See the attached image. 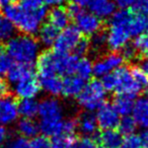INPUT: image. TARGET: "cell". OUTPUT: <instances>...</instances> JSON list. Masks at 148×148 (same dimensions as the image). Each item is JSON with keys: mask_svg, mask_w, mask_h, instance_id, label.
Masks as SVG:
<instances>
[{"mask_svg": "<svg viewBox=\"0 0 148 148\" xmlns=\"http://www.w3.org/2000/svg\"><path fill=\"white\" fill-rule=\"evenodd\" d=\"M49 23L56 27L57 29H63L69 25L70 17L68 15L66 8L61 6H55L48 13Z\"/></svg>", "mask_w": 148, "mask_h": 148, "instance_id": "44dd1931", "label": "cell"}, {"mask_svg": "<svg viewBox=\"0 0 148 148\" xmlns=\"http://www.w3.org/2000/svg\"><path fill=\"white\" fill-rule=\"evenodd\" d=\"M1 11L2 14L12 23L14 27L29 36L38 33L42 21L47 16V8L44 5L35 10H27L21 5L13 3L5 6Z\"/></svg>", "mask_w": 148, "mask_h": 148, "instance_id": "6da1fadb", "label": "cell"}, {"mask_svg": "<svg viewBox=\"0 0 148 148\" xmlns=\"http://www.w3.org/2000/svg\"><path fill=\"white\" fill-rule=\"evenodd\" d=\"M117 128H119V132L122 135L129 136L134 134L136 128H137V124H136L135 120L133 119V117L123 116V118L120 119Z\"/></svg>", "mask_w": 148, "mask_h": 148, "instance_id": "d6a6232c", "label": "cell"}, {"mask_svg": "<svg viewBox=\"0 0 148 148\" xmlns=\"http://www.w3.org/2000/svg\"><path fill=\"white\" fill-rule=\"evenodd\" d=\"M124 62L125 61L123 57L116 52L101 56V58L97 59L95 64H92V75L97 77H103L106 74L123 66Z\"/></svg>", "mask_w": 148, "mask_h": 148, "instance_id": "8992f818", "label": "cell"}, {"mask_svg": "<svg viewBox=\"0 0 148 148\" xmlns=\"http://www.w3.org/2000/svg\"><path fill=\"white\" fill-rule=\"evenodd\" d=\"M95 142L101 143L108 148H119L123 141V135L119 131L113 130H103L101 133H95L91 136Z\"/></svg>", "mask_w": 148, "mask_h": 148, "instance_id": "9a60e30c", "label": "cell"}, {"mask_svg": "<svg viewBox=\"0 0 148 148\" xmlns=\"http://www.w3.org/2000/svg\"><path fill=\"white\" fill-rule=\"evenodd\" d=\"M12 64V59L9 57L6 52L3 53L2 55H0V75H6Z\"/></svg>", "mask_w": 148, "mask_h": 148, "instance_id": "7bdbcfd3", "label": "cell"}, {"mask_svg": "<svg viewBox=\"0 0 148 148\" xmlns=\"http://www.w3.org/2000/svg\"><path fill=\"white\" fill-rule=\"evenodd\" d=\"M79 57L69 54H59L58 56V70L57 74L63 76H70L75 73Z\"/></svg>", "mask_w": 148, "mask_h": 148, "instance_id": "d6986e66", "label": "cell"}, {"mask_svg": "<svg viewBox=\"0 0 148 148\" xmlns=\"http://www.w3.org/2000/svg\"><path fill=\"white\" fill-rule=\"evenodd\" d=\"M88 7L90 12L99 18L111 17L116 10V4L114 0H90Z\"/></svg>", "mask_w": 148, "mask_h": 148, "instance_id": "5bb4252c", "label": "cell"}, {"mask_svg": "<svg viewBox=\"0 0 148 148\" xmlns=\"http://www.w3.org/2000/svg\"><path fill=\"white\" fill-rule=\"evenodd\" d=\"M39 103L34 99H21L17 103L18 115L27 119H34L38 115Z\"/></svg>", "mask_w": 148, "mask_h": 148, "instance_id": "484cf974", "label": "cell"}, {"mask_svg": "<svg viewBox=\"0 0 148 148\" xmlns=\"http://www.w3.org/2000/svg\"><path fill=\"white\" fill-rule=\"evenodd\" d=\"M119 148H141V142H140L139 136L134 135V134L126 136V138L123 139Z\"/></svg>", "mask_w": 148, "mask_h": 148, "instance_id": "60d3db41", "label": "cell"}, {"mask_svg": "<svg viewBox=\"0 0 148 148\" xmlns=\"http://www.w3.org/2000/svg\"><path fill=\"white\" fill-rule=\"evenodd\" d=\"M15 1H17V0H0V10L4 8L5 6H7V5L15 3Z\"/></svg>", "mask_w": 148, "mask_h": 148, "instance_id": "11a10c76", "label": "cell"}, {"mask_svg": "<svg viewBox=\"0 0 148 148\" xmlns=\"http://www.w3.org/2000/svg\"><path fill=\"white\" fill-rule=\"evenodd\" d=\"M75 73L83 80H88L92 75V63L87 58H79Z\"/></svg>", "mask_w": 148, "mask_h": 148, "instance_id": "f546056e", "label": "cell"}, {"mask_svg": "<svg viewBox=\"0 0 148 148\" xmlns=\"http://www.w3.org/2000/svg\"><path fill=\"white\" fill-rule=\"evenodd\" d=\"M34 74H35V72L33 69V65L13 63L10 69L6 73V76L11 83H17L18 81L23 80L29 76H32Z\"/></svg>", "mask_w": 148, "mask_h": 148, "instance_id": "ffe728a7", "label": "cell"}, {"mask_svg": "<svg viewBox=\"0 0 148 148\" xmlns=\"http://www.w3.org/2000/svg\"><path fill=\"white\" fill-rule=\"evenodd\" d=\"M43 0H21V6L27 10H35L43 6Z\"/></svg>", "mask_w": 148, "mask_h": 148, "instance_id": "f6af8a7d", "label": "cell"}, {"mask_svg": "<svg viewBox=\"0 0 148 148\" xmlns=\"http://www.w3.org/2000/svg\"><path fill=\"white\" fill-rule=\"evenodd\" d=\"M84 80L80 77L66 76L62 80V95L66 97H76L84 87Z\"/></svg>", "mask_w": 148, "mask_h": 148, "instance_id": "ac0fdd59", "label": "cell"}, {"mask_svg": "<svg viewBox=\"0 0 148 148\" xmlns=\"http://www.w3.org/2000/svg\"><path fill=\"white\" fill-rule=\"evenodd\" d=\"M130 71L133 78L135 79V81L142 87L143 89H145V87L148 85V78L145 75L142 69L138 66H131L130 67Z\"/></svg>", "mask_w": 148, "mask_h": 148, "instance_id": "d590c367", "label": "cell"}, {"mask_svg": "<svg viewBox=\"0 0 148 148\" xmlns=\"http://www.w3.org/2000/svg\"><path fill=\"white\" fill-rule=\"evenodd\" d=\"M74 21L76 23V27L80 31V33L85 34L86 36H92L93 34L103 29V23L99 17L91 12L84 11L83 9L74 18Z\"/></svg>", "mask_w": 148, "mask_h": 148, "instance_id": "ba28073f", "label": "cell"}, {"mask_svg": "<svg viewBox=\"0 0 148 148\" xmlns=\"http://www.w3.org/2000/svg\"><path fill=\"white\" fill-rule=\"evenodd\" d=\"M139 139L141 142V146H143L144 148H148V128H145V130L140 133Z\"/></svg>", "mask_w": 148, "mask_h": 148, "instance_id": "681fc988", "label": "cell"}, {"mask_svg": "<svg viewBox=\"0 0 148 148\" xmlns=\"http://www.w3.org/2000/svg\"><path fill=\"white\" fill-rule=\"evenodd\" d=\"M99 148H108V147H105V146H101V147H99Z\"/></svg>", "mask_w": 148, "mask_h": 148, "instance_id": "91938a15", "label": "cell"}, {"mask_svg": "<svg viewBox=\"0 0 148 148\" xmlns=\"http://www.w3.org/2000/svg\"><path fill=\"white\" fill-rule=\"evenodd\" d=\"M17 130L19 134L25 138H34L39 133V124H37L33 119L23 118L17 124Z\"/></svg>", "mask_w": 148, "mask_h": 148, "instance_id": "f1b7e54d", "label": "cell"}, {"mask_svg": "<svg viewBox=\"0 0 148 148\" xmlns=\"http://www.w3.org/2000/svg\"><path fill=\"white\" fill-rule=\"evenodd\" d=\"M29 147L31 148H52V142L47 136L44 135H37L32 138L29 142Z\"/></svg>", "mask_w": 148, "mask_h": 148, "instance_id": "74e56055", "label": "cell"}, {"mask_svg": "<svg viewBox=\"0 0 148 148\" xmlns=\"http://www.w3.org/2000/svg\"><path fill=\"white\" fill-rule=\"evenodd\" d=\"M74 148H97V142L93 140L92 137L84 136L75 140Z\"/></svg>", "mask_w": 148, "mask_h": 148, "instance_id": "b9f144b4", "label": "cell"}, {"mask_svg": "<svg viewBox=\"0 0 148 148\" xmlns=\"http://www.w3.org/2000/svg\"><path fill=\"white\" fill-rule=\"evenodd\" d=\"M119 114L113 107V105L107 103H103L101 107L97 109V126L101 130H113L118 127L120 118Z\"/></svg>", "mask_w": 148, "mask_h": 148, "instance_id": "52a82bcc", "label": "cell"}, {"mask_svg": "<svg viewBox=\"0 0 148 148\" xmlns=\"http://www.w3.org/2000/svg\"><path fill=\"white\" fill-rule=\"evenodd\" d=\"M145 97H148V85L145 87Z\"/></svg>", "mask_w": 148, "mask_h": 148, "instance_id": "680465c9", "label": "cell"}, {"mask_svg": "<svg viewBox=\"0 0 148 148\" xmlns=\"http://www.w3.org/2000/svg\"><path fill=\"white\" fill-rule=\"evenodd\" d=\"M7 95H8V85L2 77H0V97Z\"/></svg>", "mask_w": 148, "mask_h": 148, "instance_id": "f907efd6", "label": "cell"}, {"mask_svg": "<svg viewBox=\"0 0 148 148\" xmlns=\"http://www.w3.org/2000/svg\"><path fill=\"white\" fill-rule=\"evenodd\" d=\"M133 9L137 13L148 15V0H135L133 4Z\"/></svg>", "mask_w": 148, "mask_h": 148, "instance_id": "bcb514c9", "label": "cell"}, {"mask_svg": "<svg viewBox=\"0 0 148 148\" xmlns=\"http://www.w3.org/2000/svg\"><path fill=\"white\" fill-rule=\"evenodd\" d=\"M6 148H31L29 147V142L27 138L19 136L15 137L8 143Z\"/></svg>", "mask_w": 148, "mask_h": 148, "instance_id": "ee69618b", "label": "cell"}, {"mask_svg": "<svg viewBox=\"0 0 148 148\" xmlns=\"http://www.w3.org/2000/svg\"><path fill=\"white\" fill-rule=\"evenodd\" d=\"M133 119L136 124L140 127L148 128V97H142L134 101L133 110Z\"/></svg>", "mask_w": 148, "mask_h": 148, "instance_id": "e0dca14e", "label": "cell"}, {"mask_svg": "<svg viewBox=\"0 0 148 148\" xmlns=\"http://www.w3.org/2000/svg\"><path fill=\"white\" fill-rule=\"evenodd\" d=\"M39 43L35 38L21 35L8 40L5 50L16 63L33 65L39 56Z\"/></svg>", "mask_w": 148, "mask_h": 148, "instance_id": "7a4b0ae2", "label": "cell"}, {"mask_svg": "<svg viewBox=\"0 0 148 148\" xmlns=\"http://www.w3.org/2000/svg\"><path fill=\"white\" fill-rule=\"evenodd\" d=\"M81 33L76 25H67L58 34V37L54 43V52L58 54H68L73 51L74 47L80 40Z\"/></svg>", "mask_w": 148, "mask_h": 148, "instance_id": "5b68a950", "label": "cell"}, {"mask_svg": "<svg viewBox=\"0 0 148 148\" xmlns=\"http://www.w3.org/2000/svg\"><path fill=\"white\" fill-rule=\"evenodd\" d=\"M140 68H141L142 71H143L144 73H145V75L147 76V78H148V57H146L145 59H144L143 61H142Z\"/></svg>", "mask_w": 148, "mask_h": 148, "instance_id": "db71d44e", "label": "cell"}, {"mask_svg": "<svg viewBox=\"0 0 148 148\" xmlns=\"http://www.w3.org/2000/svg\"><path fill=\"white\" fill-rule=\"evenodd\" d=\"M115 73L117 79L115 92L117 95H126L135 97L143 90V88L133 78L129 67L121 66L115 70Z\"/></svg>", "mask_w": 148, "mask_h": 148, "instance_id": "277c9868", "label": "cell"}, {"mask_svg": "<svg viewBox=\"0 0 148 148\" xmlns=\"http://www.w3.org/2000/svg\"><path fill=\"white\" fill-rule=\"evenodd\" d=\"M107 45V32L101 29L97 33L93 34L89 39V46L91 52H99L103 49V47Z\"/></svg>", "mask_w": 148, "mask_h": 148, "instance_id": "1f68e13d", "label": "cell"}, {"mask_svg": "<svg viewBox=\"0 0 148 148\" xmlns=\"http://www.w3.org/2000/svg\"><path fill=\"white\" fill-rule=\"evenodd\" d=\"M120 51H121L120 55L123 57L124 61H131V60H134L138 56V52L136 50V48L134 47L133 44L130 43L126 44Z\"/></svg>", "mask_w": 148, "mask_h": 148, "instance_id": "f35d334b", "label": "cell"}, {"mask_svg": "<svg viewBox=\"0 0 148 148\" xmlns=\"http://www.w3.org/2000/svg\"><path fill=\"white\" fill-rule=\"evenodd\" d=\"M134 106V97L126 95H116L113 101V107L119 115L129 116Z\"/></svg>", "mask_w": 148, "mask_h": 148, "instance_id": "cb8c5ba5", "label": "cell"}, {"mask_svg": "<svg viewBox=\"0 0 148 148\" xmlns=\"http://www.w3.org/2000/svg\"><path fill=\"white\" fill-rule=\"evenodd\" d=\"M90 49V46H89V39L86 37H81L80 40L78 41V43L75 45L73 49L74 55L77 56V57H82L85 54H87Z\"/></svg>", "mask_w": 148, "mask_h": 148, "instance_id": "8d00e7d4", "label": "cell"}, {"mask_svg": "<svg viewBox=\"0 0 148 148\" xmlns=\"http://www.w3.org/2000/svg\"><path fill=\"white\" fill-rule=\"evenodd\" d=\"M7 137V131L3 126L0 125V145L3 143V142L6 140Z\"/></svg>", "mask_w": 148, "mask_h": 148, "instance_id": "f5cc1de1", "label": "cell"}, {"mask_svg": "<svg viewBox=\"0 0 148 148\" xmlns=\"http://www.w3.org/2000/svg\"><path fill=\"white\" fill-rule=\"evenodd\" d=\"M39 130L47 137L60 136L63 130V120H41Z\"/></svg>", "mask_w": 148, "mask_h": 148, "instance_id": "603a6c76", "label": "cell"}, {"mask_svg": "<svg viewBox=\"0 0 148 148\" xmlns=\"http://www.w3.org/2000/svg\"><path fill=\"white\" fill-rule=\"evenodd\" d=\"M44 2L47 5H51V6H59L62 3H64L66 0H43Z\"/></svg>", "mask_w": 148, "mask_h": 148, "instance_id": "816d5d0a", "label": "cell"}, {"mask_svg": "<svg viewBox=\"0 0 148 148\" xmlns=\"http://www.w3.org/2000/svg\"><path fill=\"white\" fill-rule=\"evenodd\" d=\"M15 27L8 18L0 14V42L8 41L12 38Z\"/></svg>", "mask_w": 148, "mask_h": 148, "instance_id": "4dcf8cb0", "label": "cell"}, {"mask_svg": "<svg viewBox=\"0 0 148 148\" xmlns=\"http://www.w3.org/2000/svg\"><path fill=\"white\" fill-rule=\"evenodd\" d=\"M77 121V129L85 136H93L97 133V118L95 115H93L91 112L85 111L80 113L78 118L76 119Z\"/></svg>", "mask_w": 148, "mask_h": 148, "instance_id": "2e32d148", "label": "cell"}, {"mask_svg": "<svg viewBox=\"0 0 148 148\" xmlns=\"http://www.w3.org/2000/svg\"><path fill=\"white\" fill-rule=\"evenodd\" d=\"M138 52V55L141 57H148V29L141 35L137 36L132 43Z\"/></svg>", "mask_w": 148, "mask_h": 148, "instance_id": "836d02e7", "label": "cell"}, {"mask_svg": "<svg viewBox=\"0 0 148 148\" xmlns=\"http://www.w3.org/2000/svg\"><path fill=\"white\" fill-rule=\"evenodd\" d=\"M106 89L101 82L97 79L90 80L76 97L79 106L85 111L92 112L97 110L105 103Z\"/></svg>", "mask_w": 148, "mask_h": 148, "instance_id": "3957f363", "label": "cell"}, {"mask_svg": "<svg viewBox=\"0 0 148 148\" xmlns=\"http://www.w3.org/2000/svg\"><path fill=\"white\" fill-rule=\"evenodd\" d=\"M131 35L128 29L119 27H110L107 33V47L110 51H120L129 42Z\"/></svg>", "mask_w": 148, "mask_h": 148, "instance_id": "8fae6325", "label": "cell"}, {"mask_svg": "<svg viewBox=\"0 0 148 148\" xmlns=\"http://www.w3.org/2000/svg\"><path fill=\"white\" fill-rule=\"evenodd\" d=\"M116 6L120 7L121 9H128L129 7L133 6L135 0H114Z\"/></svg>", "mask_w": 148, "mask_h": 148, "instance_id": "c3c4849f", "label": "cell"}, {"mask_svg": "<svg viewBox=\"0 0 148 148\" xmlns=\"http://www.w3.org/2000/svg\"><path fill=\"white\" fill-rule=\"evenodd\" d=\"M38 114L41 120H62L63 108L55 97H48L39 103Z\"/></svg>", "mask_w": 148, "mask_h": 148, "instance_id": "7c38bea8", "label": "cell"}, {"mask_svg": "<svg viewBox=\"0 0 148 148\" xmlns=\"http://www.w3.org/2000/svg\"><path fill=\"white\" fill-rule=\"evenodd\" d=\"M133 14L134 13L128 9H121L117 12L115 11L110 19V27H125L129 29Z\"/></svg>", "mask_w": 148, "mask_h": 148, "instance_id": "83f0119b", "label": "cell"}, {"mask_svg": "<svg viewBox=\"0 0 148 148\" xmlns=\"http://www.w3.org/2000/svg\"><path fill=\"white\" fill-rule=\"evenodd\" d=\"M38 33H39L40 43L46 47H51L57 39L59 29H57L51 23H44L39 29Z\"/></svg>", "mask_w": 148, "mask_h": 148, "instance_id": "d4e9b609", "label": "cell"}, {"mask_svg": "<svg viewBox=\"0 0 148 148\" xmlns=\"http://www.w3.org/2000/svg\"><path fill=\"white\" fill-rule=\"evenodd\" d=\"M77 130V121L76 119L71 118L63 121V130H62V135L66 136H74Z\"/></svg>", "mask_w": 148, "mask_h": 148, "instance_id": "ab89813d", "label": "cell"}, {"mask_svg": "<svg viewBox=\"0 0 148 148\" xmlns=\"http://www.w3.org/2000/svg\"><path fill=\"white\" fill-rule=\"evenodd\" d=\"M148 29V15L147 14H142V13H136L133 14L132 17L131 23L129 27L130 35L132 36H137L141 35L142 33L146 32Z\"/></svg>", "mask_w": 148, "mask_h": 148, "instance_id": "4316f807", "label": "cell"}, {"mask_svg": "<svg viewBox=\"0 0 148 148\" xmlns=\"http://www.w3.org/2000/svg\"><path fill=\"white\" fill-rule=\"evenodd\" d=\"M6 50H5V47L4 45L2 44V42H0V55H2L3 53H5Z\"/></svg>", "mask_w": 148, "mask_h": 148, "instance_id": "6f0895ef", "label": "cell"}, {"mask_svg": "<svg viewBox=\"0 0 148 148\" xmlns=\"http://www.w3.org/2000/svg\"><path fill=\"white\" fill-rule=\"evenodd\" d=\"M17 101L11 95L0 97V125L5 126L13 123L17 119Z\"/></svg>", "mask_w": 148, "mask_h": 148, "instance_id": "30bf717a", "label": "cell"}, {"mask_svg": "<svg viewBox=\"0 0 148 148\" xmlns=\"http://www.w3.org/2000/svg\"><path fill=\"white\" fill-rule=\"evenodd\" d=\"M75 140L74 136H56L52 142V148H74Z\"/></svg>", "mask_w": 148, "mask_h": 148, "instance_id": "e575fe53", "label": "cell"}, {"mask_svg": "<svg viewBox=\"0 0 148 148\" xmlns=\"http://www.w3.org/2000/svg\"><path fill=\"white\" fill-rule=\"evenodd\" d=\"M89 1H90V0H71L72 3L78 5V6H80V7H83V6H85V5H88Z\"/></svg>", "mask_w": 148, "mask_h": 148, "instance_id": "9f6ffc18", "label": "cell"}, {"mask_svg": "<svg viewBox=\"0 0 148 148\" xmlns=\"http://www.w3.org/2000/svg\"><path fill=\"white\" fill-rule=\"evenodd\" d=\"M39 81L41 88L52 97H58L62 93V79H60L57 75L40 77Z\"/></svg>", "mask_w": 148, "mask_h": 148, "instance_id": "7402d4cb", "label": "cell"}, {"mask_svg": "<svg viewBox=\"0 0 148 148\" xmlns=\"http://www.w3.org/2000/svg\"><path fill=\"white\" fill-rule=\"evenodd\" d=\"M81 10H82V7L78 6V5H76V4H74V3H72V2H70L69 4L67 5V7H66V11H67L70 19L75 18V17L79 14V12H80Z\"/></svg>", "mask_w": 148, "mask_h": 148, "instance_id": "7dc6e473", "label": "cell"}, {"mask_svg": "<svg viewBox=\"0 0 148 148\" xmlns=\"http://www.w3.org/2000/svg\"><path fill=\"white\" fill-rule=\"evenodd\" d=\"M41 90L40 81L35 74L15 83L14 92L21 99H34Z\"/></svg>", "mask_w": 148, "mask_h": 148, "instance_id": "4fadbf2b", "label": "cell"}, {"mask_svg": "<svg viewBox=\"0 0 148 148\" xmlns=\"http://www.w3.org/2000/svg\"><path fill=\"white\" fill-rule=\"evenodd\" d=\"M58 56L54 51H44L37 58V70L40 77L56 75L58 70Z\"/></svg>", "mask_w": 148, "mask_h": 148, "instance_id": "9c48e42d", "label": "cell"}]
</instances>
